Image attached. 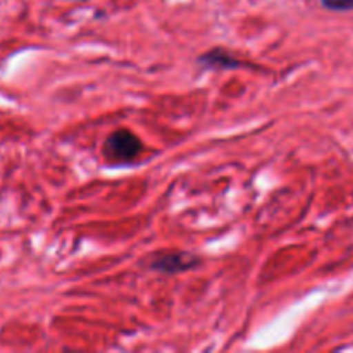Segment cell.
<instances>
[{
  "label": "cell",
  "mask_w": 353,
  "mask_h": 353,
  "mask_svg": "<svg viewBox=\"0 0 353 353\" xmlns=\"http://www.w3.org/2000/svg\"><path fill=\"white\" fill-rule=\"evenodd\" d=\"M141 152V143L130 131H116L105 143L107 157L112 161H131Z\"/></svg>",
  "instance_id": "1"
},
{
  "label": "cell",
  "mask_w": 353,
  "mask_h": 353,
  "mask_svg": "<svg viewBox=\"0 0 353 353\" xmlns=\"http://www.w3.org/2000/svg\"><path fill=\"white\" fill-rule=\"evenodd\" d=\"M330 9H353V0H323Z\"/></svg>",
  "instance_id": "2"
}]
</instances>
